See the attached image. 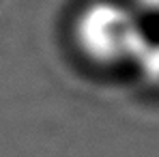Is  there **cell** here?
Returning <instances> with one entry per match:
<instances>
[{"label":"cell","instance_id":"obj_1","mask_svg":"<svg viewBox=\"0 0 159 157\" xmlns=\"http://www.w3.org/2000/svg\"><path fill=\"white\" fill-rule=\"evenodd\" d=\"M80 50L99 65L138 62L151 37L131 11L118 2H93L75 22Z\"/></svg>","mask_w":159,"mask_h":157},{"label":"cell","instance_id":"obj_2","mask_svg":"<svg viewBox=\"0 0 159 157\" xmlns=\"http://www.w3.org/2000/svg\"><path fill=\"white\" fill-rule=\"evenodd\" d=\"M142 7L146 9H153V11H159V0H138Z\"/></svg>","mask_w":159,"mask_h":157}]
</instances>
